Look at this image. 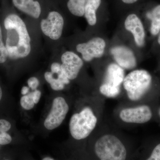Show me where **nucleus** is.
<instances>
[{"label": "nucleus", "mask_w": 160, "mask_h": 160, "mask_svg": "<svg viewBox=\"0 0 160 160\" xmlns=\"http://www.w3.org/2000/svg\"><path fill=\"white\" fill-rule=\"evenodd\" d=\"M28 84L29 87H30L32 90H35L39 85V81L37 78L32 77L29 78L28 79Z\"/></svg>", "instance_id": "obj_22"}, {"label": "nucleus", "mask_w": 160, "mask_h": 160, "mask_svg": "<svg viewBox=\"0 0 160 160\" xmlns=\"http://www.w3.org/2000/svg\"><path fill=\"white\" fill-rule=\"evenodd\" d=\"M105 47L106 43L103 39L95 38L86 42L78 44L76 49L82 54L83 59L89 62L102 56Z\"/></svg>", "instance_id": "obj_7"}, {"label": "nucleus", "mask_w": 160, "mask_h": 160, "mask_svg": "<svg viewBox=\"0 0 160 160\" xmlns=\"http://www.w3.org/2000/svg\"><path fill=\"white\" fill-rule=\"evenodd\" d=\"M120 117L125 122L143 124L150 121L152 112L149 106L143 105L123 109L120 112Z\"/></svg>", "instance_id": "obj_8"}, {"label": "nucleus", "mask_w": 160, "mask_h": 160, "mask_svg": "<svg viewBox=\"0 0 160 160\" xmlns=\"http://www.w3.org/2000/svg\"><path fill=\"white\" fill-rule=\"evenodd\" d=\"M147 14L148 17L151 20V34L157 35L160 31V4H158L152 7Z\"/></svg>", "instance_id": "obj_15"}, {"label": "nucleus", "mask_w": 160, "mask_h": 160, "mask_svg": "<svg viewBox=\"0 0 160 160\" xmlns=\"http://www.w3.org/2000/svg\"><path fill=\"white\" fill-rule=\"evenodd\" d=\"M2 89H1V86H0V101L2 99Z\"/></svg>", "instance_id": "obj_26"}, {"label": "nucleus", "mask_w": 160, "mask_h": 160, "mask_svg": "<svg viewBox=\"0 0 160 160\" xmlns=\"http://www.w3.org/2000/svg\"><path fill=\"white\" fill-rule=\"evenodd\" d=\"M148 160H160V144H158L155 147L151 155L149 157Z\"/></svg>", "instance_id": "obj_21"}, {"label": "nucleus", "mask_w": 160, "mask_h": 160, "mask_svg": "<svg viewBox=\"0 0 160 160\" xmlns=\"http://www.w3.org/2000/svg\"><path fill=\"white\" fill-rule=\"evenodd\" d=\"M100 92L102 94L107 97L114 98L120 94L121 88L120 86H114L109 84L103 83L100 86Z\"/></svg>", "instance_id": "obj_16"}, {"label": "nucleus", "mask_w": 160, "mask_h": 160, "mask_svg": "<svg viewBox=\"0 0 160 160\" xmlns=\"http://www.w3.org/2000/svg\"><path fill=\"white\" fill-rule=\"evenodd\" d=\"M123 83L129 99L138 101L150 89L152 77L146 70H134L124 78Z\"/></svg>", "instance_id": "obj_3"}, {"label": "nucleus", "mask_w": 160, "mask_h": 160, "mask_svg": "<svg viewBox=\"0 0 160 160\" xmlns=\"http://www.w3.org/2000/svg\"><path fill=\"white\" fill-rule=\"evenodd\" d=\"M69 110V107L64 98H55L52 107L44 122L46 129L52 130L57 128L62 123Z\"/></svg>", "instance_id": "obj_6"}, {"label": "nucleus", "mask_w": 160, "mask_h": 160, "mask_svg": "<svg viewBox=\"0 0 160 160\" xmlns=\"http://www.w3.org/2000/svg\"><path fill=\"white\" fill-rule=\"evenodd\" d=\"M12 138L6 132H1L0 133V145H5L11 142Z\"/></svg>", "instance_id": "obj_20"}, {"label": "nucleus", "mask_w": 160, "mask_h": 160, "mask_svg": "<svg viewBox=\"0 0 160 160\" xmlns=\"http://www.w3.org/2000/svg\"><path fill=\"white\" fill-rule=\"evenodd\" d=\"M29 91V88L28 87H26V86H24L22 88L21 93L22 94L25 95H26L28 93Z\"/></svg>", "instance_id": "obj_25"}, {"label": "nucleus", "mask_w": 160, "mask_h": 160, "mask_svg": "<svg viewBox=\"0 0 160 160\" xmlns=\"http://www.w3.org/2000/svg\"><path fill=\"white\" fill-rule=\"evenodd\" d=\"M30 93H31L35 104H38V102H39L40 98H41V92L36 89L34 92H30Z\"/></svg>", "instance_id": "obj_24"}, {"label": "nucleus", "mask_w": 160, "mask_h": 160, "mask_svg": "<svg viewBox=\"0 0 160 160\" xmlns=\"http://www.w3.org/2000/svg\"><path fill=\"white\" fill-rule=\"evenodd\" d=\"M95 152L102 160H123L127 151L121 140L115 136L106 134L98 140L95 145Z\"/></svg>", "instance_id": "obj_2"}, {"label": "nucleus", "mask_w": 160, "mask_h": 160, "mask_svg": "<svg viewBox=\"0 0 160 160\" xmlns=\"http://www.w3.org/2000/svg\"><path fill=\"white\" fill-rule=\"evenodd\" d=\"M61 68L64 73L70 80L77 77L83 66L82 60L74 52L66 51L61 57Z\"/></svg>", "instance_id": "obj_9"}, {"label": "nucleus", "mask_w": 160, "mask_h": 160, "mask_svg": "<svg viewBox=\"0 0 160 160\" xmlns=\"http://www.w3.org/2000/svg\"><path fill=\"white\" fill-rule=\"evenodd\" d=\"M159 116L160 117V109H159Z\"/></svg>", "instance_id": "obj_29"}, {"label": "nucleus", "mask_w": 160, "mask_h": 160, "mask_svg": "<svg viewBox=\"0 0 160 160\" xmlns=\"http://www.w3.org/2000/svg\"><path fill=\"white\" fill-rule=\"evenodd\" d=\"M126 29L133 34L135 42L138 46H142L145 44V32L142 23L135 14L129 15L125 22Z\"/></svg>", "instance_id": "obj_12"}, {"label": "nucleus", "mask_w": 160, "mask_h": 160, "mask_svg": "<svg viewBox=\"0 0 160 160\" xmlns=\"http://www.w3.org/2000/svg\"><path fill=\"white\" fill-rule=\"evenodd\" d=\"M13 6L21 12L38 19L42 14L46 0H12Z\"/></svg>", "instance_id": "obj_10"}, {"label": "nucleus", "mask_w": 160, "mask_h": 160, "mask_svg": "<svg viewBox=\"0 0 160 160\" xmlns=\"http://www.w3.org/2000/svg\"><path fill=\"white\" fill-rule=\"evenodd\" d=\"M11 127V124L8 121L4 119H0V131L2 132H7Z\"/></svg>", "instance_id": "obj_23"}, {"label": "nucleus", "mask_w": 160, "mask_h": 160, "mask_svg": "<svg viewBox=\"0 0 160 160\" xmlns=\"http://www.w3.org/2000/svg\"><path fill=\"white\" fill-rule=\"evenodd\" d=\"M97 118L92 110L86 107L79 113L73 114L69 122V130L72 136L76 140L84 139L95 128Z\"/></svg>", "instance_id": "obj_4"}, {"label": "nucleus", "mask_w": 160, "mask_h": 160, "mask_svg": "<svg viewBox=\"0 0 160 160\" xmlns=\"http://www.w3.org/2000/svg\"><path fill=\"white\" fill-rule=\"evenodd\" d=\"M44 77L46 82L50 84L52 89L53 90L58 91L64 89L65 85L58 79V75L57 78L55 77L54 75L51 72H45Z\"/></svg>", "instance_id": "obj_17"}, {"label": "nucleus", "mask_w": 160, "mask_h": 160, "mask_svg": "<svg viewBox=\"0 0 160 160\" xmlns=\"http://www.w3.org/2000/svg\"><path fill=\"white\" fill-rule=\"evenodd\" d=\"M102 0H88L85 6L84 16L89 25L93 26L97 22L96 12Z\"/></svg>", "instance_id": "obj_14"}, {"label": "nucleus", "mask_w": 160, "mask_h": 160, "mask_svg": "<svg viewBox=\"0 0 160 160\" xmlns=\"http://www.w3.org/2000/svg\"><path fill=\"white\" fill-rule=\"evenodd\" d=\"M64 26L62 16L54 9L49 11L47 17L42 20L40 23V27L43 34L55 41L61 38Z\"/></svg>", "instance_id": "obj_5"}, {"label": "nucleus", "mask_w": 160, "mask_h": 160, "mask_svg": "<svg viewBox=\"0 0 160 160\" xmlns=\"http://www.w3.org/2000/svg\"><path fill=\"white\" fill-rule=\"evenodd\" d=\"M8 58L6 45L3 41L2 28L0 26V64L5 62Z\"/></svg>", "instance_id": "obj_19"}, {"label": "nucleus", "mask_w": 160, "mask_h": 160, "mask_svg": "<svg viewBox=\"0 0 160 160\" xmlns=\"http://www.w3.org/2000/svg\"><path fill=\"white\" fill-rule=\"evenodd\" d=\"M8 58L16 60L27 57L31 51V39L26 23L18 15L11 13L4 21Z\"/></svg>", "instance_id": "obj_1"}, {"label": "nucleus", "mask_w": 160, "mask_h": 160, "mask_svg": "<svg viewBox=\"0 0 160 160\" xmlns=\"http://www.w3.org/2000/svg\"><path fill=\"white\" fill-rule=\"evenodd\" d=\"M124 78L122 68L117 64L112 63L107 67L104 83L114 86H120Z\"/></svg>", "instance_id": "obj_13"}, {"label": "nucleus", "mask_w": 160, "mask_h": 160, "mask_svg": "<svg viewBox=\"0 0 160 160\" xmlns=\"http://www.w3.org/2000/svg\"><path fill=\"white\" fill-rule=\"evenodd\" d=\"M53 158H49V157H47V158H44V159H43V160H53Z\"/></svg>", "instance_id": "obj_27"}, {"label": "nucleus", "mask_w": 160, "mask_h": 160, "mask_svg": "<svg viewBox=\"0 0 160 160\" xmlns=\"http://www.w3.org/2000/svg\"><path fill=\"white\" fill-rule=\"evenodd\" d=\"M1 132H2L0 131V133H1Z\"/></svg>", "instance_id": "obj_30"}, {"label": "nucleus", "mask_w": 160, "mask_h": 160, "mask_svg": "<svg viewBox=\"0 0 160 160\" xmlns=\"http://www.w3.org/2000/svg\"><path fill=\"white\" fill-rule=\"evenodd\" d=\"M20 103L21 106L26 110H30L32 109L35 104L30 92L22 97L20 100Z\"/></svg>", "instance_id": "obj_18"}, {"label": "nucleus", "mask_w": 160, "mask_h": 160, "mask_svg": "<svg viewBox=\"0 0 160 160\" xmlns=\"http://www.w3.org/2000/svg\"><path fill=\"white\" fill-rule=\"evenodd\" d=\"M111 53L119 66L127 69H133L136 66V60L133 52L124 46L112 48Z\"/></svg>", "instance_id": "obj_11"}, {"label": "nucleus", "mask_w": 160, "mask_h": 160, "mask_svg": "<svg viewBox=\"0 0 160 160\" xmlns=\"http://www.w3.org/2000/svg\"><path fill=\"white\" fill-rule=\"evenodd\" d=\"M158 42L160 45V33L159 35L158 38Z\"/></svg>", "instance_id": "obj_28"}]
</instances>
